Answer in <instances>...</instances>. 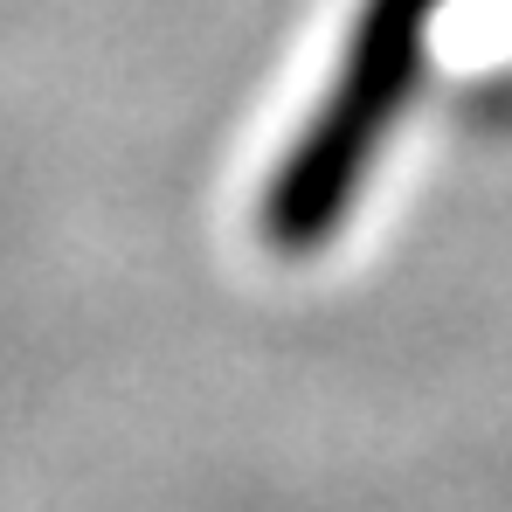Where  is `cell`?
Here are the masks:
<instances>
[{
    "instance_id": "1",
    "label": "cell",
    "mask_w": 512,
    "mask_h": 512,
    "mask_svg": "<svg viewBox=\"0 0 512 512\" xmlns=\"http://www.w3.org/2000/svg\"><path fill=\"white\" fill-rule=\"evenodd\" d=\"M450 0H360L346 56L333 84L319 97V111L298 125L284 167L263 187V243L284 256H305L333 243L367 187V173L381 167V146L395 139L416 77H423L429 28Z\"/></svg>"
}]
</instances>
